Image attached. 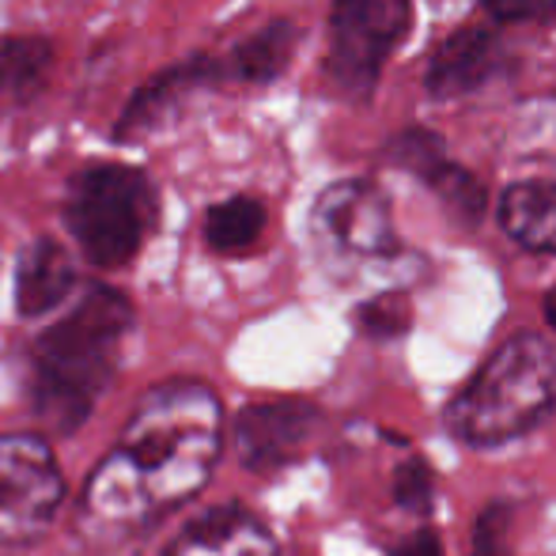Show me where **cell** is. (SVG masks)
Wrapping results in <instances>:
<instances>
[{
    "label": "cell",
    "mask_w": 556,
    "mask_h": 556,
    "mask_svg": "<svg viewBox=\"0 0 556 556\" xmlns=\"http://www.w3.org/2000/svg\"><path fill=\"white\" fill-rule=\"evenodd\" d=\"M394 500L413 515H428L435 500V477L425 458H405L394 469Z\"/></svg>",
    "instance_id": "ffe728a7"
},
{
    "label": "cell",
    "mask_w": 556,
    "mask_h": 556,
    "mask_svg": "<svg viewBox=\"0 0 556 556\" xmlns=\"http://www.w3.org/2000/svg\"><path fill=\"white\" fill-rule=\"evenodd\" d=\"M220 88H231L227 84L224 53L198 50L190 58L175 61V65L160 68V73H152L125 99L122 114L114 117V129H111L114 144H132V140H144L152 132L167 129L193 96L220 91Z\"/></svg>",
    "instance_id": "ba28073f"
},
{
    "label": "cell",
    "mask_w": 556,
    "mask_h": 556,
    "mask_svg": "<svg viewBox=\"0 0 556 556\" xmlns=\"http://www.w3.org/2000/svg\"><path fill=\"white\" fill-rule=\"evenodd\" d=\"M425 186L443 201L446 213H451L462 227H477L484 220V208H489V190H484V182L473 175V170L443 160L440 167L425 178Z\"/></svg>",
    "instance_id": "e0dca14e"
},
{
    "label": "cell",
    "mask_w": 556,
    "mask_h": 556,
    "mask_svg": "<svg viewBox=\"0 0 556 556\" xmlns=\"http://www.w3.org/2000/svg\"><path fill=\"white\" fill-rule=\"evenodd\" d=\"M545 323L556 330V288H549V295H545Z\"/></svg>",
    "instance_id": "cb8c5ba5"
},
{
    "label": "cell",
    "mask_w": 556,
    "mask_h": 556,
    "mask_svg": "<svg viewBox=\"0 0 556 556\" xmlns=\"http://www.w3.org/2000/svg\"><path fill=\"white\" fill-rule=\"evenodd\" d=\"M311 231L333 262H390L402 254L390 198L371 178H341L315 198Z\"/></svg>",
    "instance_id": "8992f818"
},
{
    "label": "cell",
    "mask_w": 556,
    "mask_h": 556,
    "mask_svg": "<svg viewBox=\"0 0 556 556\" xmlns=\"http://www.w3.org/2000/svg\"><path fill=\"white\" fill-rule=\"evenodd\" d=\"M507 534H511V507L489 504L469 530V556H511Z\"/></svg>",
    "instance_id": "44dd1931"
},
{
    "label": "cell",
    "mask_w": 556,
    "mask_h": 556,
    "mask_svg": "<svg viewBox=\"0 0 556 556\" xmlns=\"http://www.w3.org/2000/svg\"><path fill=\"white\" fill-rule=\"evenodd\" d=\"M500 231L530 254H556V182H511L496 201Z\"/></svg>",
    "instance_id": "5bb4252c"
},
{
    "label": "cell",
    "mask_w": 556,
    "mask_h": 556,
    "mask_svg": "<svg viewBox=\"0 0 556 556\" xmlns=\"http://www.w3.org/2000/svg\"><path fill=\"white\" fill-rule=\"evenodd\" d=\"M65 504L53 446L35 432H0V538L35 542Z\"/></svg>",
    "instance_id": "52a82bcc"
},
{
    "label": "cell",
    "mask_w": 556,
    "mask_h": 556,
    "mask_svg": "<svg viewBox=\"0 0 556 556\" xmlns=\"http://www.w3.org/2000/svg\"><path fill=\"white\" fill-rule=\"evenodd\" d=\"M409 27L413 0H333L323 58L326 91L341 103H367Z\"/></svg>",
    "instance_id": "5b68a950"
},
{
    "label": "cell",
    "mask_w": 556,
    "mask_h": 556,
    "mask_svg": "<svg viewBox=\"0 0 556 556\" xmlns=\"http://www.w3.org/2000/svg\"><path fill=\"white\" fill-rule=\"evenodd\" d=\"M556 405V349L538 333H515L446 402V432L466 446H504L534 432Z\"/></svg>",
    "instance_id": "3957f363"
},
{
    "label": "cell",
    "mask_w": 556,
    "mask_h": 556,
    "mask_svg": "<svg viewBox=\"0 0 556 556\" xmlns=\"http://www.w3.org/2000/svg\"><path fill=\"white\" fill-rule=\"evenodd\" d=\"M163 556H280V545L254 511L227 504L193 519Z\"/></svg>",
    "instance_id": "8fae6325"
},
{
    "label": "cell",
    "mask_w": 556,
    "mask_h": 556,
    "mask_svg": "<svg viewBox=\"0 0 556 556\" xmlns=\"http://www.w3.org/2000/svg\"><path fill=\"white\" fill-rule=\"evenodd\" d=\"M61 220L91 269L117 273L137 262L160 227V186L144 167L91 160L68 178Z\"/></svg>",
    "instance_id": "277c9868"
},
{
    "label": "cell",
    "mask_w": 556,
    "mask_h": 556,
    "mask_svg": "<svg viewBox=\"0 0 556 556\" xmlns=\"http://www.w3.org/2000/svg\"><path fill=\"white\" fill-rule=\"evenodd\" d=\"M300 27L292 20H269L265 27L250 30L235 46L224 50L227 84L235 88H269L288 73L300 46Z\"/></svg>",
    "instance_id": "4fadbf2b"
},
{
    "label": "cell",
    "mask_w": 556,
    "mask_h": 556,
    "mask_svg": "<svg viewBox=\"0 0 556 556\" xmlns=\"http://www.w3.org/2000/svg\"><path fill=\"white\" fill-rule=\"evenodd\" d=\"M511 65V53L500 42V35L484 23H462L458 30L435 46L432 61H428V96L435 99H462L481 91L489 80L504 76Z\"/></svg>",
    "instance_id": "30bf717a"
},
{
    "label": "cell",
    "mask_w": 556,
    "mask_h": 556,
    "mask_svg": "<svg viewBox=\"0 0 556 556\" xmlns=\"http://www.w3.org/2000/svg\"><path fill=\"white\" fill-rule=\"evenodd\" d=\"M224 446V409L213 387L170 379L148 390L122 440L84 489V507L111 527H148L208 484Z\"/></svg>",
    "instance_id": "6da1fadb"
},
{
    "label": "cell",
    "mask_w": 556,
    "mask_h": 556,
    "mask_svg": "<svg viewBox=\"0 0 556 556\" xmlns=\"http://www.w3.org/2000/svg\"><path fill=\"white\" fill-rule=\"evenodd\" d=\"M390 556H443V549H440V538H435L432 530H417V534L405 538Z\"/></svg>",
    "instance_id": "603a6c76"
},
{
    "label": "cell",
    "mask_w": 556,
    "mask_h": 556,
    "mask_svg": "<svg viewBox=\"0 0 556 556\" xmlns=\"http://www.w3.org/2000/svg\"><path fill=\"white\" fill-rule=\"evenodd\" d=\"M132 300L114 285H88L65 318L30 344L27 397L50 432L73 435L111 387L122 344L132 330Z\"/></svg>",
    "instance_id": "7a4b0ae2"
},
{
    "label": "cell",
    "mask_w": 556,
    "mask_h": 556,
    "mask_svg": "<svg viewBox=\"0 0 556 556\" xmlns=\"http://www.w3.org/2000/svg\"><path fill=\"white\" fill-rule=\"evenodd\" d=\"M382 160H387L390 167L405 170V175H417L420 182H425V178L446 160V148H443L440 132L425 129V125H409V129L394 132V137L387 140Z\"/></svg>",
    "instance_id": "ac0fdd59"
},
{
    "label": "cell",
    "mask_w": 556,
    "mask_h": 556,
    "mask_svg": "<svg viewBox=\"0 0 556 556\" xmlns=\"http://www.w3.org/2000/svg\"><path fill=\"white\" fill-rule=\"evenodd\" d=\"M58 68V42L38 30H15L0 38V96L27 106L50 88Z\"/></svg>",
    "instance_id": "9a60e30c"
},
{
    "label": "cell",
    "mask_w": 556,
    "mask_h": 556,
    "mask_svg": "<svg viewBox=\"0 0 556 556\" xmlns=\"http://www.w3.org/2000/svg\"><path fill=\"white\" fill-rule=\"evenodd\" d=\"M76 288L73 254L50 235H38L15 257V311L20 318H42L58 311Z\"/></svg>",
    "instance_id": "7c38bea8"
},
{
    "label": "cell",
    "mask_w": 556,
    "mask_h": 556,
    "mask_svg": "<svg viewBox=\"0 0 556 556\" xmlns=\"http://www.w3.org/2000/svg\"><path fill=\"white\" fill-rule=\"evenodd\" d=\"M492 23H534L549 27L556 23V0H477Z\"/></svg>",
    "instance_id": "7402d4cb"
},
{
    "label": "cell",
    "mask_w": 556,
    "mask_h": 556,
    "mask_svg": "<svg viewBox=\"0 0 556 556\" xmlns=\"http://www.w3.org/2000/svg\"><path fill=\"white\" fill-rule=\"evenodd\" d=\"M413 326V315L397 292H382L356 307V330L371 341H394Z\"/></svg>",
    "instance_id": "d6986e66"
},
{
    "label": "cell",
    "mask_w": 556,
    "mask_h": 556,
    "mask_svg": "<svg viewBox=\"0 0 556 556\" xmlns=\"http://www.w3.org/2000/svg\"><path fill=\"white\" fill-rule=\"evenodd\" d=\"M323 413L307 397H277V402H254L235 417V451L239 462L254 473L292 466L303 446L315 440Z\"/></svg>",
    "instance_id": "9c48e42d"
},
{
    "label": "cell",
    "mask_w": 556,
    "mask_h": 556,
    "mask_svg": "<svg viewBox=\"0 0 556 556\" xmlns=\"http://www.w3.org/2000/svg\"><path fill=\"white\" fill-rule=\"evenodd\" d=\"M269 224V208L254 193H231V198L208 205L205 242L213 254H247L257 247Z\"/></svg>",
    "instance_id": "2e32d148"
}]
</instances>
